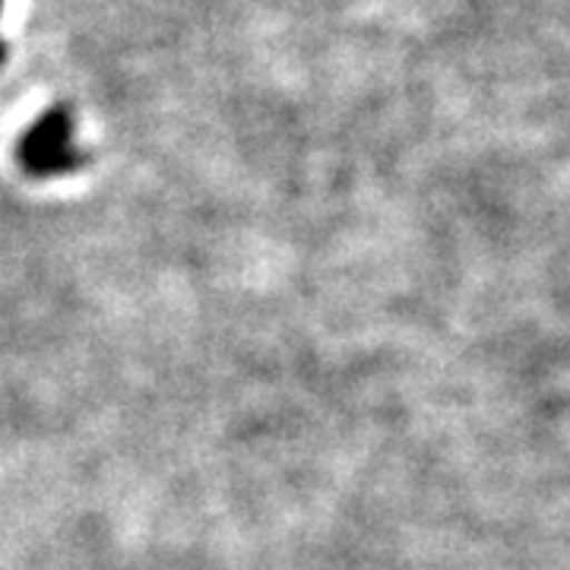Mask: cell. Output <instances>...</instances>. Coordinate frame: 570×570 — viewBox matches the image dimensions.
Returning a JSON list of instances; mask_svg holds the SVG:
<instances>
[{
    "label": "cell",
    "instance_id": "cell-1",
    "mask_svg": "<svg viewBox=\"0 0 570 570\" xmlns=\"http://www.w3.org/2000/svg\"><path fill=\"white\" fill-rule=\"evenodd\" d=\"M17 156L26 175L32 178H55V175H67L77 171L86 156L73 142V115L67 105H55L41 115L39 121L32 124L22 134Z\"/></svg>",
    "mask_w": 570,
    "mask_h": 570
},
{
    "label": "cell",
    "instance_id": "cell-2",
    "mask_svg": "<svg viewBox=\"0 0 570 570\" xmlns=\"http://www.w3.org/2000/svg\"><path fill=\"white\" fill-rule=\"evenodd\" d=\"M3 58H7V48H3V41H0V63H3Z\"/></svg>",
    "mask_w": 570,
    "mask_h": 570
},
{
    "label": "cell",
    "instance_id": "cell-3",
    "mask_svg": "<svg viewBox=\"0 0 570 570\" xmlns=\"http://www.w3.org/2000/svg\"><path fill=\"white\" fill-rule=\"evenodd\" d=\"M0 7H3V0H0Z\"/></svg>",
    "mask_w": 570,
    "mask_h": 570
}]
</instances>
